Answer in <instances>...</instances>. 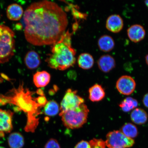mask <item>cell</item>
I'll list each match as a JSON object with an SVG mask.
<instances>
[{
  "label": "cell",
  "instance_id": "1",
  "mask_svg": "<svg viewBox=\"0 0 148 148\" xmlns=\"http://www.w3.org/2000/svg\"><path fill=\"white\" fill-rule=\"evenodd\" d=\"M26 39L33 45H53L65 32L67 15L56 3L44 1L32 3L24 12Z\"/></svg>",
  "mask_w": 148,
  "mask_h": 148
},
{
  "label": "cell",
  "instance_id": "2",
  "mask_svg": "<svg viewBox=\"0 0 148 148\" xmlns=\"http://www.w3.org/2000/svg\"><path fill=\"white\" fill-rule=\"evenodd\" d=\"M34 92L25 88L23 83H20L17 88H14L3 95L0 94V106L7 104L15 105L19 110L26 114V132H34L39 123L38 116L41 114L42 107L37 102L36 97H33Z\"/></svg>",
  "mask_w": 148,
  "mask_h": 148
},
{
  "label": "cell",
  "instance_id": "3",
  "mask_svg": "<svg viewBox=\"0 0 148 148\" xmlns=\"http://www.w3.org/2000/svg\"><path fill=\"white\" fill-rule=\"evenodd\" d=\"M73 33L68 30L52 45L51 53L47 55L45 60L49 67L64 71L75 64L76 51L72 46Z\"/></svg>",
  "mask_w": 148,
  "mask_h": 148
},
{
  "label": "cell",
  "instance_id": "4",
  "mask_svg": "<svg viewBox=\"0 0 148 148\" xmlns=\"http://www.w3.org/2000/svg\"><path fill=\"white\" fill-rule=\"evenodd\" d=\"M89 110L84 103L73 110L66 111L60 116L63 123L69 129L80 128L86 123Z\"/></svg>",
  "mask_w": 148,
  "mask_h": 148
},
{
  "label": "cell",
  "instance_id": "5",
  "mask_svg": "<svg viewBox=\"0 0 148 148\" xmlns=\"http://www.w3.org/2000/svg\"><path fill=\"white\" fill-rule=\"evenodd\" d=\"M14 33L10 28L0 25V64L8 62L14 54Z\"/></svg>",
  "mask_w": 148,
  "mask_h": 148
},
{
  "label": "cell",
  "instance_id": "6",
  "mask_svg": "<svg viewBox=\"0 0 148 148\" xmlns=\"http://www.w3.org/2000/svg\"><path fill=\"white\" fill-rule=\"evenodd\" d=\"M106 138L105 142L108 148L130 147L134 144L133 139L127 137L120 131L109 132L106 135Z\"/></svg>",
  "mask_w": 148,
  "mask_h": 148
},
{
  "label": "cell",
  "instance_id": "7",
  "mask_svg": "<svg viewBox=\"0 0 148 148\" xmlns=\"http://www.w3.org/2000/svg\"><path fill=\"white\" fill-rule=\"evenodd\" d=\"M84 101V99L77 94V90L68 89L61 102L59 115L66 111L77 108Z\"/></svg>",
  "mask_w": 148,
  "mask_h": 148
},
{
  "label": "cell",
  "instance_id": "8",
  "mask_svg": "<svg viewBox=\"0 0 148 148\" xmlns=\"http://www.w3.org/2000/svg\"><path fill=\"white\" fill-rule=\"evenodd\" d=\"M136 84L134 79L130 76H122L118 79L116 87L118 90L123 95H129L132 94L136 88Z\"/></svg>",
  "mask_w": 148,
  "mask_h": 148
},
{
  "label": "cell",
  "instance_id": "9",
  "mask_svg": "<svg viewBox=\"0 0 148 148\" xmlns=\"http://www.w3.org/2000/svg\"><path fill=\"white\" fill-rule=\"evenodd\" d=\"M13 114L14 113L10 110L0 109V136L3 137L5 133H9L12 131Z\"/></svg>",
  "mask_w": 148,
  "mask_h": 148
},
{
  "label": "cell",
  "instance_id": "10",
  "mask_svg": "<svg viewBox=\"0 0 148 148\" xmlns=\"http://www.w3.org/2000/svg\"><path fill=\"white\" fill-rule=\"evenodd\" d=\"M124 23L123 18L119 15H111L106 20V27L110 32L118 33L123 29Z\"/></svg>",
  "mask_w": 148,
  "mask_h": 148
},
{
  "label": "cell",
  "instance_id": "11",
  "mask_svg": "<svg viewBox=\"0 0 148 148\" xmlns=\"http://www.w3.org/2000/svg\"><path fill=\"white\" fill-rule=\"evenodd\" d=\"M127 32L129 39L135 43L143 40L146 35L145 30L144 27L138 24L131 25L127 29Z\"/></svg>",
  "mask_w": 148,
  "mask_h": 148
},
{
  "label": "cell",
  "instance_id": "12",
  "mask_svg": "<svg viewBox=\"0 0 148 148\" xmlns=\"http://www.w3.org/2000/svg\"><path fill=\"white\" fill-rule=\"evenodd\" d=\"M99 69L104 73H108L115 67L116 61L114 57L110 55L102 56L97 61Z\"/></svg>",
  "mask_w": 148,
  "mask_h": 148
},
{
  "label": "cell",
  "instance_id": "13",
  "mask_svg": "<svg viewBox=\"0 0 148 148\" xmlns=\"http://www.w3.org/2000/svg\"><path fill=\"white\" fill-rule=\"evenodd\" d=\"M24 61L27 67L31 70L36 69L41 63L39 55L36 52L33 51L28 52L25 55Z\"/></svg>",
  "mask_w": 148,
  "mask_h": 148
},
{
  "label": "cell",
  "instance_id": "14",
  "mask_svg": "<svg viewBox=\"0 0 148 148\" xmlns=\"http://www.w3.org/2000/svg\"><path fill=\"white\" fill-rule=\"evenodd\" d=\"M7 17L12 21H18L23 16V7L17 3H13L7 7L6 11Z\"/></svg>",
  "mask_w": 148,
  "mask_h": 148
},
{
  "label": "cell",
  "instance_id": "15",
  "mask_svg": "<svg viewBox=\"0 0 148 148\" xmlns=\"http://www.w3.org/2000/svg\"><path fill=\"white\" fill-rule=\"evenodd\" d=\"M51 76L47 72L38 71L33 75V80L37 88L44 87L47 86L50 81Z\"/></svg>",
  "mask_w": 148,
  "mask_h": 148
},
{
  "label": "cell",
  "instance_id": "16",
  "mask_svg": "<svg viewBox=\"0 0 148 148\" xmlns=\"http://www.w3.org/2000/svg\"><path fill=\"white\" fill-rule=\"evenodd\" d=\"M89 99L92 102H98L103 100L105 97L104 89L100 85L96 84L88 90Z\"/></svg>",
  "mask_w": 148,
  "mask_h": 148
},
{
  "label": "cell",
  "instance_id": "17",
  "mask_svg": "<svg viewBox=\"0 0 148 148\" xmlns=\"http://www.w3.org/2000/svg\"><path fill=\"white\" fill-rule=\"evenodd\" d=\"M98 45L102 51L108 52L112 51L115 46L113 38L108 35H103L98 40Z\"/></svg>",
  "mask_w": 148,
  "mask_h": 148
},
{
  "label": "cell",
  "instance_id": "18",
  "mask_svg": "<svg viewBox=\"0 0 148 148\" xmlns=\"http://www.w3.org/2000/svg\"><path fill=\"white\" fill-rule=\"evenodd\" d=\"M131 119L133 123L138 125L145 123L147 121L148 115L147 113L143 109L136 108L131 113Z\"/></svg>",
  "mask_w": 148,
  "mask_h": 148
},
{
  "label": "cell",
  "instance_id": "19",
  "mask_svg": "<svg viewBox=\"0 0 148 148\" xmlns=\"http://www.w3.org/2000/svg\"><path fill=\"white\" fill-rule=\"evenodd\" d=\"M77 62L79 67L83 69L88 70L93 66L94 60L91 55L88 53H83L79 56Z\"/></svg>",
  "mask_w": 148,
  "mask_h": 148
},
{
  "label": "cell",
  "instance_id": "20",
  "mask_svg": "<svg viewBox=\"0 0 148 148\" xmlns=\"http://www.w3.org/2000/svg\"><path fill=\"white\" fill-rule=\"evenodd\" d=\"M8 143L10 148H22L25 144V141L21 134L18 132H14L9 136Z\"/></svg>",
  "mask_w": 148,
  "mask_h": 148
},
{
  "label": "cell",
  "instance_id": "21",
  "mask_svg": "<svg viewBox=\"0 0 148 148\" xmlns=\"http://www.w3.org/2000/svg\"><path fill=\"white\" fill-rule=\"evenodd\" d=\"M138 103L136 99L130 97H127L120 103L119 106L125 112H128L138 106Z\"/></svg>",
  "mask_w": 148,
  "mask_h": 148
},
{
  "label": "cell",
  "instance_id": "22",
  "mask_svg": "<svg viewBox=\"0 0 148 148\" xmlns=\"http://www.w3.org/2000/svg\"><path fill=\"white\" fill-rule=\"evenodd\" d=\"M120 131L126 136L130 138H136L138 134L137 127L130 123H126L121 127Z\"/></svg>",
  "mask_w": 148,
  "mask_h": 148
},
{
  "label": "cell",
  "instance_id": "23",
  "mask_svg": "<svg viewBox=\"0 0 148 148\" xmlns=\"http://www.w3.org/2000/svg\"><path fill=\"white\" fill-rule=\"evenodd\" d=\"M44 107V114L49 116L56 115L60 110L58 103L54 101H48Z\"/></svg>",
  "mask_w": 148,
  "mask_h": 148
},
{
  "label": "cell",
  "instance_id": "24",
  "mask_svg": "<svg viewBox=\"0 0 148 148\" xmlns=\"http://www.w3.org/2000/svg\"><path fill=\"white\" fill-rule=\"evenodd\" d=\"M89 142L91 148H106L107 147L106 142L101 139L93 138Z\"/></svg>",
  "mask_w": 148,
  "mask_h": 148
},
{
  "label": "cell",
  "instance_id": "25",
  "mask_svg": "<svg viewBox=\"0 0 148 148\" xmlns=\"http://www.w3.org/2000/svg\"><path fill=\"white\" fill-rule=\"evenodd\" d=\"M45 148H61L60 144L56 140L51 138L46 144Z\"/></svg>",
  "mask_w": 148,
  "mask_h": 148
},
{
  "label": "cell",
  "instance_id": "26",
  "mask_svg": "<svg viewBox=\"0 0 148 148\" xmlns=\"http://www.w3.org/2000/svg\"><path fill=\"white\" fill-rule=\"evenodd\" d=\"M36 100L37 103L41 107H44L48 102L45 96H39L36 97Z\"/></svg>",
  "mask_w": 148,
  "mask_h": 148
},
{
  "label": "cell",
  "instance_id": "27",
  "mask_svg": "<svg viewBox=\"0 0 148 148\" xmlns=\"http://www.w3.org/2000/svg\"><path fill=\"white\" fill-rule=\"evenodd\" d=\"M75 148H91L89 142L82 140L77 143Z\"/></svg>",
  "mask_w": 148,
  "mask_h": 148
},
{
  "label": "cell",
  "instance_id": "28",
  "mask_svg": "<svg viewBox=\"0 0 148 148\" xmlns=\"http://www.w3.org/2000/svg\"><path fill=\"white\" fill-rule=\"evenodd\" d=\"M143 103L146 107L148 108V93L145 94L143 99Z\"/></svg>",
  "mask_w": 148,
  "mask_h": 148
},
{
  "label": "cell",
  "instance_id": "29",
  "mask_svg": "<svg viewBox=\"0 0 148 148\" xmlns=\"http://www.w3.org/2000/svg\"><path fill=\"white\" fill-rule=\"evenodd\" d=\"M15 27L17 30H20L23 28V26L21 23H18L16 25Z\"/></svg>",
  "mask_w": 148,
  "mask_h": 148
},
{
  "label": "cell",
  "instance_id": "30",
  "mask_svg": "<svg viewBox=\"0 0 148 148\" xmlns=\"http://www.w3.org/2000/svg\"><path fill=\"white\" fill-rule=\"evenodd\" d=\"M36 92L40 96H44V92L41 89H39L37 90Z\"/></svg>",
  "mask_w": 148,
  "mask_h": 148
},
{
  "label": "cell",
  "instance_id": "31",
  "mask_svg": "<svg viewBox=\"0 0 148 148\" xmlns=\"http://www.w3.org/2000/svg\"><path fill=\"white\" fill-rule=\"evenodd\" d=\"M145 59L146 64H147L148 66V53L147 55L145 57Z\"/></svg>",
  "mask_w": 148,
  "mask_h": 148
},
{
  "label": "cell",
  "instance_id": "32",
  "mask_svg": "<svg viewBox=\"0 0 148 148\" xmlns=\"http://www.w3.org/2000/svg\"><path fill=\"white\" fill-rule=\"evenodd\" d=\"M145 3L146 6H147L148 8V1H145Z\"/></svg>",
  "mask_w": 148,
  "mask_h": 148
},
{
  "label": "cell",
  "instance_id": "33",
  "mask_svg": "<svg viewBox=\"0 0 148 148\" xmlns=\"http://www.w3.org/2000/svg\"><path fill=\"white\" fill-rule=\"evenodd\" d=\"M121 148V147H115V148Z\"/></svg>",
  "mask_w": 148,
  "mask_h": 148
},
{
  "label": "cell",
  "instance_id": "34",
  "mask_svg": "<svg viewBox=\"0 0 148 148\" xmlns=\"http://www.w3.org/2000/svg\"><path fill=\"white\" fill-rule=\"evenodd\" d=\"M0 148H5L3 147H0Z\"/></svg>",
  "mask_w": 148,
  "mask_h": 148
}]
</instances>
